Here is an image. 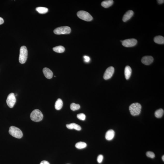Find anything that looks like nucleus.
<instances>
[{"label": "nucleus", "mask_w": 164, "mask_h": 164, "mask_svg": "<svg viewBox=\"0 0 164 164\" xmlns=\"http://www.w3.org/2000/svg\"><path fill=\"white\" fill-rule=\"evenodd\" d=\"M142 106L139 103H133L129 107L131 114L133 116H138L141 113Z\"/></svg>", "instance_id": "1"}, {"label": "nucleus", "mask_w": 164, "mask_h": 164, "mask_svg": "<svg viewBox=\"0 0 164 164\" xmlns=\"http://www.w3.org/2000/svg\"><path fill=\"white\" fill-rule=\"evenodd\" d=\"M31 119L35 122L41 121L43 118V115L39 109H35L32 112L30 115Z\"/></svg>", "instance_id": "2"}, {"label": "nucleus", "mask_w": 164, "mask_h": 164, "mask_svg": "<svg viewBox=\"0 0 164 164\" xmlns=\"http://www.w3.org/2000/svg\"><path fill=\"white\" fill-rule=\"evenodd\" d=\"M28 56V51L27 47L22 46L20 49V53L19 57V61L20 63L23 64L25 63Z\"/></svg>", "instance_id": "3"}, {"label": "nucleus", "mask_w": 164, "mask_h": 164, "mask_svg": "<svg viewBox=\"0 0 164 164\" xmlns=\"http://www.w3.org/2000/svg\"><path fill=\"white\" fill-rule=\"evenodd\" d=\"M9 133L12 136L17 138H21L23 136L21 129L14 126H11L9 128Z\"/></svg>", "instance_id": "4"}, {"label": "nucleus", "mask_w": 164, "mask_h": 164, "mask_svg": "<svg viewBox=\"0 0 164 164\" xmlns=\"http://www.w3.org/2000/svg\"><path fill=\"white\" fill-rule=\"evenodd\" d=\"M77 15L79 18L85 21H90L93 20L92 16L88 12L85 11H79L77 13Z\"/></svg>", "instance_id": "5"}, {"label": "nucleus", "mask_w": 164, "mask_h": 164, "mask_svg": "<svg viewBox=\"0 0 164 164\" xmlns=\"http://www.w3.org/2000/svg\"><path fill=\"white\" fill-rule=\"evenodd\" d=\"M71 30L70 27L68 26H63L56 28L53 31V32L58 35L68 34L71 33Z\"/></svg>", "instance_id": "6"}, {"label": "nucleus", "mask_w": 164, "mask_h": 164, "mask_svg": "<svg viewBox=\"0 0 164 164\" xmlns=\"http://www.w3.org/2000/svg\"><path fill=\"white\" fill-rule=\"evenodd\" d=\"M16 99L14 93H12L8 95L7 99V103L8 106L10 108H12L16 103Z\"/></svg>", "instance_id": "7"}, {"label": "nucleus", "mask_w": 164, "mask_h": 164, "mask_svg": "<svg viewBox=\"0 0 164 164\" xmlns=\"http://www.w3.org/2000/svg\"><path fill=\"white\" fill-rule=\"evenodd\" d=\"M122 45L126 47H134L137 44V40L135 39H126L122 41Z\"/></svg>", "instance_id": "8"}, {"label": "nucleus", "mask_w": 164, "mask_h": 164, "mask_svg": "<svg viewBox=\"0 0 164 164\" xmlns=\"http://www.w3.org/2000/svg\"><path fill=\"white\" fill-rule=\"evenodd\" d=\"M114 72V68L112 66L108 67L104 72L103 78L105 80L110 79L112 77Z\"/></svg>", "instance_id": "9"}, {"label": "nucleus", "mask_w": 164, "mask_h": 164, "mask_svg": "<svg viewBox=\"0 0 164 164\" xmlns=\"http://www.w3.org/2000/svg\"><path fill=\"white\" fill-rule=\"evenodd\" d=\"M154 60L153 57L150 56H147L143 57L142 58L141 62L145 65H149L153 63Z\"/></svg>", "instance_id": "10"}, {"label": "nucleus", "mask_w": 164, "mask_h": 164, "mask_svg": "<svg viewBox=\"0 0 164 164\" xmlns=\"http://www.w3.org/2000/svg\"><path fill=\"white\" fill-rule=\"evenodd\" d=\"M134 12L133 11L128 10L123 16V18H122V21L124 22H127L134 15Z\"/></svg>", "instance_id": "11"}, {"label": "nucleus", "mask_w": 164, "mask_h": 164, "mask_svg": "<svg viewBox=\"0 0 164 164\" xmlns=\"http://www.w3.org/2000/svg\"><path fill=\"white\" fill-rule=\"evenodd\" d=\"M43 72L45 77L47 79H51L53 76V73L52 71L49 69L47 67H45L43 69Z\"/></svg>", "instance_id": "12"}, {"label": "nucleus", "mask_w": 164, "mask_h": 164, "mask_svg": "<svg viewBox=\"0 0 164 164\" xmlns=\"http://www.w3.org/2000/svg\"><path fill=\"white\" fill-rule=\"evenodd\" d=\"M115 133L112 129H110L105 134V139L108 141H110L113 139L114 137Z\"/></svg>", "instance_id": "13"}, {"label": "nucleus", "mask_w": 164, "mask_h": 164, "mask_svg": "<svg viewBox=\"0 0 164 164\" xmlns=\"http://www.w3.org/2000/svg\"><path fill=\"white\" fill-rule=\"evenodd\" d=\"M132 69L130 66H127L125 69L124 73L125 78L127 80L130 78L132 74Z\"/></svg>", "instance_id": "14"}, {"label": "nucleus", "mask_w": 164, "mask_h": 164, "mask_svg": "<svg viewBox=\"0 0 164 164\" xmlns=\"http://www.w3.org/2000/svg\"><path fill=\"white\" fill-rule=\"evenodd\" d=\"M66 127L68 129H74L78 131H80L81 129V127L75 123H72L69 124H67Z\"/></svg>", "instance_id": "15"}, {"label": "nucleus", "mask_w": 164, "mask_h": 164, "mask_svg": "<svg viewBox=\"0 0 164 164\" xmlns=\"http://www.w3.org/2000/svg\"><path fill=\"white\" fill-rule=\"evenodd\" d=\"M154 41L156 43L159 44H164V37L161 36H158L155 37L154 38Z\"/></svg>", "instance_id": "16"}, {"label": "nucleus", "mask_w": 164, "mask_h": 164, "mask_svg": "<svg viewBox=\"0 0 164 164\" xmlns=\"http://www.w3.org/2000/svg\"><path fill=\"white\" fill-rule=\"evenodd\" d=\"M112 0H108L103 1L101 3V5L104 8H107L111 6L113 3Z\"/></svg>", "instance_id": "17"}, {"label": "nucleus", "mask_w": 164, "mask_h": 164, "mask_svg": "<svg viewBox=\"0 0 164 164\" xmlns=\"http://www.w3.org/2000/svg\"><path fill=\"white\" fill-rule=\"evenodd\" d=\"M63 102L60 98H59L55 102V108L57 110H60L62 107Z\"/></svg>", "instance_id": "18"}, {"label": "nucleus", "mask_w": 164, "mask_h": 164, "mask_svg": "<svg viewBox=\"0 0 164 164\" xmlns=\"http://www.w3.org/2000/svg\"><path fill=\"white\" fill-rule=\"evenodd\" d=\"M54 52L58 53H63L65 51V48L63 46H59L53 47V48Z\"/></svg>", "instance_id": "19"}, {"label": "nucleus", "mask_w": 164, "mask_h": 164, "mask_svg": "<svg viewBox=\"0 0 164 164\" xmlns=\"http://www.w3.org/2000/svg\"><path fill=\"white\" fill-rule=\"evenodd\" d=\"M36 10L37 11L39 14H46L48 11V9L47 8L44 7H37Z\"/></svg>", "instance_id": "20"}, {"label": "nucleus", "mask_w": 164, "mask_h": 164, "mask_svg": "<svg viewBox=\"0 0 164 164\" xmlns=\"http://www.w3.org/2000/svg\"><path fill=\"white\" fill-rule=\"evenodd\" d=\"M164 114V110L162 109H158L155 111V117L158 118H160L162 117Z\"/></svg>", "instance_id": "21"}, {"label": "nucleus", "mask_w": 164, "mask_h": 164, "mask_svg": "<svg viewBox=\"0 0 164 164\" xmlns=\"http://www.w3.org/2000/svg\"><path fill=\"white\" fill-rule=\"evenodd\" d=\"M87 144L85 142H77L75 144V147L78 149H82L85 148L87 147Z\"/></svg>", "instance_id": "22"}, {"label": "nucleus", "mask_w": 164, "mask_h": 164, "mask_svg": "<svg viewBox=\"0 0 164 164\" xmlns=\"http://www.w3.org/2000/svg\"><path fill=\"white\" fill-rule=\"evenodd\" d=\"M80 108V105L78 104H76L75 103H72L70 105V108L72 111H75L78 110Z\"/></svg>", "instance_id": "23"}, {"label": "nucleus", "mask_w": 164, "mask_h": 164, "mask_svg": "<svg viewBox=\"0 0 164 164\" xmlns=\"http://www.w3.org/2000/svg\"><path fill=\"white\" fill-rule=\"evenodd\" d=\"M77 117L80 120L84 121L86 118V116L84 113H80L78 114L77 115Z\"/></svg>", "instance_id": "24"}, {"label": "nucleus", "mask_w": 164, "mask_h": 164, "mask_svg": "<svg viewBox=\"0 0 164 164\" xmlns=\"http://www.w3.org/2000/svg\"><path fill=\"white\" fill-rule=\"evenodd\" d=\"M146 155L149 157L154 158L155 157V155L154 153L151 151H148L146 153Z\"/></svg>", "instance_id": "25"}, {"label": "nucleus", "mask_w": 164, "mask_h": 164, "mask_svg": "<svg viewBox=\"0 0 164 164\" xmlns=\"http://www.w3.org/2000/svg\"><path fill=\"white\" fill-rule=\"evenodd\" d=\"M103 157L102 155H100L97 158V161L99 163H101L103 161Z\"/></svg>", "instance_id": "26"}, {"label": "nucleus", "mask_w": 164, "mask_h": 164, "mask_svg": "<svg viewBox=\"0 0 164 164\" xmlns=\"http://www.w3.org/2000/svg\"><path fill=\"white\" fill-rule=\"evenodd\" d=\"M84 61L86 62H89L90 61V59L89 57L85 55L84 56Z\"/></svg>", "instance_id": "27"}, {"label": "nucleus", "mask_w": 164, "mask_h": 164, "mask_svg": "<svg viewBox=\"0 0 164 164\" xmlns=\"http://www.w3.org/2000/svg\"><path fill=\"white\" fill-rule=\"evenodd\" d=\"M40 164H50L47 161H45V160H44L41 163H40Z\"/></svg>", "instance_id": "28"}, {"label": "nucleus", "mask_w": 164, "mask_h": 164, "mask_svg": "<svg viewBox=\"0 0 164 164\" xmlns=\"http://www.w3.org/2000/svg\"><path fill=\"white\" fill-rule=\"evenodd\" d=\"M4 20L2 18L0 17V25H1L4 23Z\"/></svg>", "instance_id": "29"}, {"label": "nucleus", "mask_w": 164, "mask_h": 164, "mask_svg": "<svg viewBox=\"0 0 164 164\" xmlns=\"http://www.w3.org/2000/svg\"><path fill=\"white\" fill-rule=\"evenodd\" d=\"M157 2L159 4H162L164 3V0H158Z\"/></svg>", "instance_id": "30"}, {"label": "nucleus", "mask_w": 164, "mask_h": 164, "mask_svg": "<svg viewBox=\"0 0 164 164\" xmlns=\"http://www.w3.org/2000/svg\"><path fill=\"white\" fill-rule=\"evenodd\" d=\"M162 159L163 161H164V156L163 155L162 157Z\"/></svg>", "instance_id": "31"}]
</instances>
